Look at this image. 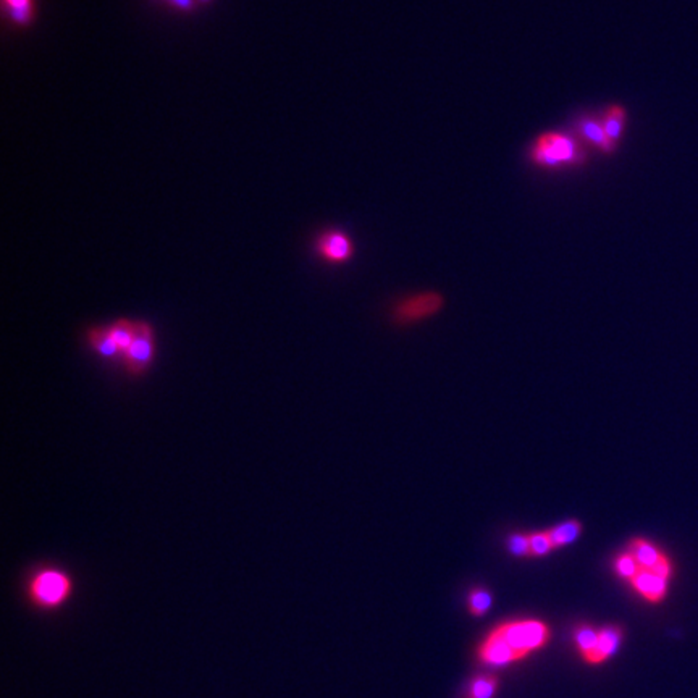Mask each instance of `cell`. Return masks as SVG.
<instances>
[{
  "mask_svg": "<svg viewBox=\"0 0 698 698\" xmlns=\"http://www.w3.org/2000/svg\"><path fill=\"white\" fill-rule=\"evenodd\" d=\"M529 162L542 170L581 169L589 162V156L574 133L545 131L530 146Z\"/></svg>",
  "mask_w": 698,
  "mask_h": 698,
  "instance_id": "cell-1",
  "label": "cell"
},
{
  "mask_svg": "<svg viewBox=\"0 0 698 698\" xmlns=\"http://www.w3.org/2000/svg\"><path fill=\"white\" fill-rule=\"evenodd\" d=\"M73 589V579L67 571L46 566L29 576L26 584V595L29 603L36 608L44 611H55L71 598Z\"/></svg>",
  "mask_w": 698,
  "mask_h": 698,
  "instance_id": "cell-2",
  "label": "cell"
},
{
  "mask_svg": "<svg viewBox=\"0 0 698 698\" xmlns=\"http://www.w3.org/2000/svg\"><path fill=\"white\" fill-rule=\"evenodd\" d=\"M500 639L513 652L517 661L532 652L545 647L550 640V627L537 619H524L505 623L493 629Z\"/></svg>",
  "mask_w": 698,
  "mask_h": 698,
  "instance_id": "cell-3",
  "label": "cell"
},
{
  "mask_svg": "<svg viewBox=\"0 0 698 698\" xmlns=\"http://www.w3.org/2000/svg\"><path fill=\"white\" fill-rule=\"evenodd\" d=\"M156 356V333L149 322L139 320L136 327V337L133 345L130 346L127 354L123 356V366L130 375L139 377L151 367Z\"/></svg>",
  "mask_w": 698,
  "mask_h": 698,
  "instance_id": "cell-4",
  "label": "cell"
},
{
  "mask_svg": "<svg viewBox=\"0 0 698 698\" xmlns=\"http://www.w3.org/2000/svg\"><path fill=\"white\" fill-rule=\"evenodd\" d=\"M574 135L577 136L582 143L595 147L603 156H613L614 152L618 151V146L606 135L601 118L593 115H581L576 118Z\"/></svg>",
  "mask_w": 698,
  "mask_h": 698,
  "instance_id": "cell-5",
  "label": "cell"
},
{
  "mask_svg": "<svg viewBox=\"0 0 698 698\" xmlns=\"http://www.w3.org/2000/svg\"><path fill=\"white\" fill-rule=\"evenodd\" d=\"M443 306V296L437 293H422V295L411 296L396 307V320L398 322H416L425 319L440 311Z\"/></svg>",
  "mask_w": 698,
  "mask_h": 698,
  "instance_id": "cell-6",
  "label": "cell"
},
{
  "mask_svg": "<svg viewBox=\"0 0 698 698\" xmlns=\"http://www.w3.org/2000/svg\"><path fill=\"white\" fill-rule=\"evenodd\" d=\"M315 248L320 257L332 264H343L353 257V241L343 231H327L320 235Z\"/></svg>",
  "mask_w": 698,
  "mask_h": 698,
  "instance_id": "cell-7",
  "label": "cell"
},
{
  "mask_svg": "<svg viewBox=\"0 0 698 698\" xmlns=\"http://www.w3.org/2000/svg\"><path fill=\"white\" fill-rule=\"evenodd\" d=\"M631 584L632 589L635 590L639 595H642L650 603L656 605L665 600L669 579H666L652 569H640L637 576L632 579Z\"/></svg>",
  "mask_w": 698,
  "mask_h": 698,
  "instance_id": "cell-8",
  "label": "cell"
},
{
  "mask_svg": "<svg viewBox=\"0 0 698 698\" xmlns=\"http://www.w3.org/2000/svg\"><path fill=\"white\" fill-rule=\"evenodd\" d=\"M623 629L618 626H608L601 631H598L597 647L590 652L589 655L584 656V660L590 665H600L606 661L608 658L619 650L623 643Z\"/></svg>",
  "mask_w": 698,
  "mask_h": 698,
  "instance_id": "cell-9",
  "label": "cell"
},
{
  "mask_svg": "<svg viewBox=\"0 0 698 698\" xmlns=\"http://www.w3.org/2000/svg\"><path fill=\"white\" fill-rule=\"evenodd\" d=\"M86 340L89 346L93 348L94 353L99 354L102 359H122L120 357V351H118L117 345L114 343V340L110 337L109 330L107 327H91L86 330Z\"/></svg>",
  "mask_w": 698,
  "mask_h": 698,
  "instance_id": "cell-10",
  "label": "cell"
},
{
  "mask_svg": "<svg viewBox=\"0 0 698 698\" xmlns=\"http://www.w3.org/2000/svg\"><path fill=\"white\" fill-rule=\"evenodd\" d=\"M626 122H627V112L623 105L611 104L606 107L605 114L601 117V123L605 128L606 135L616 146H619V143L623 141Z\"/></svg>",
  "mask_w": 698,
  "mask_h": 698,
  "instance_id": "cell-11",
  "label": "cell"
},
{
  "mask_svg": "<svg viewBox=\"0 0 698 698\" xmlns=\"http://www.w3.org/2000/svg\"><path fill=\"white\" fill-rule=\"evenodd\" d=\"M629 553L635 558L640 569H655L656 566L666 558L660 548H656L652 542L643 539L632 540Z\"/></svg>",
  "mask_w": 698,
  "mask_h": 698,
  "instance_id": "cell-12",
  "label": "cell"
},
{
  "mask_svg": "<svg viewBox=\"0 0 698 698\" xmlns=\"http://www.w3.org/2000/svg\"><path fill=\"white\" fill-rule=\"evenodd\" d=\"M136 327H138V322L130 319L115 320L114 324H110L109 327H107L110 337L114 340V343L117 345L122 359L127 354L130 346L133 345V341H135Z\"/></svg>",
  "mask_w": 698,
  "mask_h": 698,
  "instance_id": "cell-13",
  "label": "cell"
},
{
  "mask_svg": "<svg viewBox=\"0 0 698 698\" xmlns=\"http://www.w3.org/2000/svg\"><path fill=\"white\" fill-rule=\"evenodd\" d=\"M582 526L579 521H568L556 526L551 530H548L551 542L555 548L566 547V545H571L576 540L579 539L581 535Z\"/></svg>",
  "mask_w": 698,
  "mask_h": 698,
  "instance_id": "cell-14",
  "label": "cell"
},
{
  "mask_svg": "<svg viewBox=\"0 0 698 698\" xmlns=\"http://www.w3.org/2000/svg\"><path fill=\"white\" fill-rule=\"evenodd\" d=\"M4 7L17 25H28L33 17V0H4Z\"/></svg>",
  "mask_w": 698,
  "mask_h": 698,
  "instance_id": "cell-15",
  "label": "cell"
},
{
  "mask_svg": "<svg viewBox=\"0 0 698 698\" xmlns=\"http://www.w3.org/2000/svg\"><path fill=\"white\" fill-rule=\"evenodd\" d=\"M498 689L497 676H479L471 684V698H493Z\"/></svg>",
  "mask_w": 698,
  "mask_h": 698,
  "instance_id": "cell-16",
  "label": "cell"
},
{
  "mask_svg": "<svg viewBox=\"0 0 698 698\" xmlns=\"http://www.w3.org/2000/svg\"><path fill=\"white\" fill-rule=\"evenodd\" d=\"M467 603H469V611H471L474 616H479L480 618V616L487 614L488 610L492 608L493 597H492V593L487 592V590L475 589L472 590L471 593H469Z\"/></svg>",
  "mask_w": 698,
  "mask_h": 698,
  "instance_id": "cell-17",
  "label": "cell"
},
{
  "mask_svg": "<svg viewBox=\"0 0 698 698\" xmlns=\"http://www.w3.org/2000/svg\"><path fill=\"white\" fill-rule=\"evenodd\" d=\"M574 639H576V645L581 650L582 655L587 656L593 648L597 647L598 631L590 626H581V627H577Z\"/></svg>",
  "mask_w": 698,
  "mask_h": 698,
  "instance_id": "cell-18",
  "label": "cell"
},
{
  "mask_svg": "<svg viewBox=\"0 0 698 698\" xmlns=\"http://www.w3.org/2000/svg\"><path fill=\"white\" fill-rule=\"evenodd\" d=\"M614 571L618 572L619 577L631 582L637 576V572L640 571V566L635 561V558L632 556V553H624V555L616 558Z\"/></svg>",
  "mask_w": 698,
  "mask_h": 698,
  "instance_id": "cell-19",
  "label": "cell"
},
{
  "mask_svg": "<svg viewBox=\"0 0 698 698\" xmlns=\"http://www.w3.org/2000/svg\"><path fill=\"white\" fill-rule=\"evenodd\" d=\"M530 553L532 556H545L555 550L551 537L548 532H535L530 534Z\"/></svg>",
  "mask_w": 698,
  "mask_h": 698,
  "instance_id": "cell-20",
  "label": "cell"
},
{
  "mask_svg": "<svg viewBox=\"0 0 698 698\" xmlns=\"http://www.w3.org/2000/svg\"><path fill=\"white\" fill-rule=\"evenodd\" d=\"M508 547L514 556H532L529 535H522V534L511 535L508 540Z\"/></svg>",
  "mask_w": 698,
  "mask_h": 698,
  "instance_id": "cell-21",
  "label": "cell"
},
{
  "mask_svg": "<svg viewBox=\"0 0 698 698\" xmlns=\"http://www.w3.org/2000/svg\"><path fill=\"white\" fill-rule=\"evenodd\" d=\"M178 9L191 10L194 7V0H170Z\"/></svg>",
  "mask_w": 698,
  "mask_h": 698,
  "instance_id": "cell-22",
  "label": "cell"
},
{
  "mask_svg": "<svg viewBox=\"0 0 698 698\" xmlns=\"http://www.w3.org/2000/svg\"><path fill=\"white\" fill-rule=\"evenodd\" d=\"M201 2H209V0H201Z\"/></svg>",
  "mask_w": 698,
  "mask_h": 698,
  "instance_id": "cell-23",
  "label": "cell"
}]
</instances>
